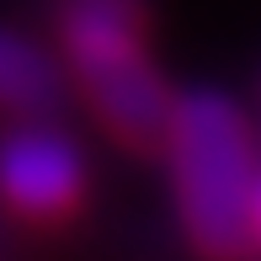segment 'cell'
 Here are the masks:
<instances>
[{
  "label": "cell",
  "instance_id": "cell-4",
  "mask_svg": "<svg viewBox=\"0 0 261 261\" xmlns=\"http://www.w3.org/2000/svg\"><path fill=\"white\" fill-rule=\"evenodd\" d=\"M59 101V75L54 64L32 48L27 38L0 27V107L6 112H48Z\"/></svg>",
  "mask_w": 261,
  "mask_h": 261
},
{
  "label": "cell",
  "instance_id": "cell-5",
  "mask_svg": "<svg viewBox=\"0 0 261 261\" xmlns=\"http://www.w3.org/2000/svg\"><path fill=\"white\" fill-rule=\"evenodd\" d=\"M256 240H261V181H256Z\"/></svg>",
  "mask_w": 261,
  "mask_h": 261
},
{
  "label": "cell",
  "instance_id": "cell-3",
  "mask_svg": "<svg viewBox=\"0 0 261 261\" xmlns=\"http://www.w3.org/2000/svg\"><path fill=\"white\" fill-rule=\"evenodd\" d=\"M0 192L32 219H59L80 203V155L59 134H16L0 149Z\"/></svg>",
  "mask_w": 261,
  "mask_h": 261
},
{
  "label": "cell",
  "instance_id": "cell-2",
  "mask_svg": "<svg viewBox=\"0 0 261 261\" xmlns=\"http://www.w3.org/2000/svg\"><path fill=\"white\" fill-rule=\"evenodd\" d=\"M139 27L144 0H64V48L80 69L91 107L123 144L155 155L171 144L176 96L149 64Z\"/></svg>",
  "mask_w": 261,
  "mask_h": 261
},
{
  "label": "cell",
  "instance_id": "cell-1",
  "mask_svg": "<svg viewBox=\"0 0 261 261\" xmlns=\"http://www.w3.org/2000/svg\"><path fill=\"white\" fill-rule=\"evenodd\" d=\"M171 160L181 219L208 256H245L256 245V144L240 107L192 91L176 101L171 123Z\"/></svg>",
  "mask_w": 261,
  "mask_h": 261
}]
</instances>
